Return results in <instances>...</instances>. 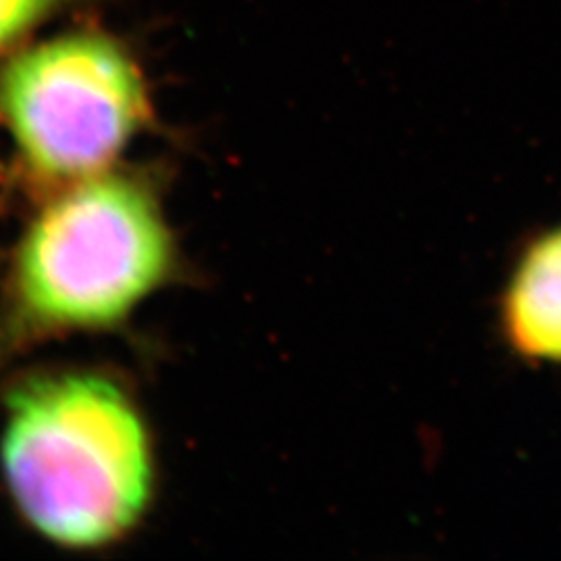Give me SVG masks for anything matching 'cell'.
<instances>
[{
    "instance_id": "6",
    "label": "cell",
    "mask_w": 561,
    "mask_h": 561,
    "mask_svg": "<svg viewBox=\"0 0 561 561\" xmlns=\"http://www.w3.org/2000/svg\"><path fill=\"white\" fill-rule=\"evenodd\" d=\"M0 268H2V262H0Z\"/></svg>"
},
{
    "instance_id": "3",
    "label": "cell",
    "mask_w": 561,
    "mask_h": 561,
    "mask_svg": "<svg viewBox=\"0 0 561 561\" xmlns=\"http://www.w3.org/2000/svg\"><path fill=\"white\" fill-rule=\"evenodd\" d=\"M150 117L140 62L104 30H67L0 57V131L34 201L115 169Z\"/></svg>"
},
{
    "instance_id": "2",
    "label": "cell",
    "mask_w": 561,
    "mask_h": 561,
    "mask_svg": "<svg viewBox=\"0 0 561 561\" xmlns=\"http://www.w3.org/2000/svg\"><path fill=\"white\" fill-rule=\"evenodd\" d=\"M36 202L0 268V373L50 341L119 327L173 266L146 181L125 171Z\"/></svg>"
},
{
    "instance_id": "4",
    "label": "cell",
    "mask_w": 561,
    "mask_h": 561,
    "mask_svg": "<svg viewBox=\"0 0 561 561\" xmlns=\"http://www.w3.org/2000/svg\"><path fill=\"white\" fill-rule=\"evenodd\" d=\"M503 329L522 358L561 364V227L524 252L505 291Z\"/></svg>"
},
{
    "instance_id": "5",
    "label": "cell",
    "mask_w": 561,
    "mask_h": 561,
    "mask_svg": "<svg viewBox=\"0 0 561 561\" xmlns=\"http://www.w3.org/2000/svg\"><path fill=\"white\" fill-rule=\"evenodd\" d=\"M81 0H0V57L21 44L60 11Z\"/></svg>"
},
{
    "instance_id": "1",
    "label": "cell",
    "mask_w": 561,
    "mask_h": 561,
    "mask_svg": "<svg viewBox=\"0 0 561 561\" xmlns=\"http://www.w3.org/2000/svg\"><path fill=\"white\" fill-rule=\"evenodd\" d=\"M0 481L42 541L96 551L140 524L152 445L119 381L88 368H34L0 389Z\"/></svg>"
}]
</instances>
